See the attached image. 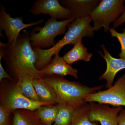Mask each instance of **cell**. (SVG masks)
<instances>
[{
    "mask_svg": "<svg viewBox=\"0 0 125 125\" xmlns=\"http://www.w3.org/2000/svg\"><path fill=\"white\" fill-rule=\"evenodd\" d=\"M30 11L34 16L48 14L56 20H65L73 17L71 11L63 7L58 0H38L31 6Z\"/></svg>",
    "mask_w": 125,
    "mask_h": 125,
    "instance_id": "obj_9",
    "label": "cell"
},
{
    "mask_svg": "<svg viewBox=\"0 0 125 125\" xmlns=\"http://www.w3.org/2000/svg\"><path fill=\"white\" fill-rule=\"evenodd\" d=\"M13 114L11 125H40L42 123L36 110L17 109L14 111Z\"/></svg>",
    "mask_w": 125,
    "mask_h": 125,
    "instance_id": "obj_16",
    "label": "cell"
},
{
    "mask_svg": "<svg viewBox=\"0 0 125 125\" xmlns=\"http://www.w3.org/2000/svg\"><path fill=\"white\" fill-rule=\"evenodd\" d=\"M13 112L0 105V125H11V114Z\"/></svg>",
    "mask_w": 125,
    "mask_h": 125,
    "instance_id": "obj_22",
    "label": "cell"
},
{
    "mask_svg": "<svg viewBox=\"0 0 125 125\" xmlns=\"http://www.w3.org/2000/svg\"><path fill=\"white\" fill-rule=\"evenodd\" d=\"M85 101L86 103L97 102L114 107H125V74L107 90L87 95Z\"/></svg>",
    "mask_w": 125,
    "mask_h": 125,
    "instance_id": "obj_7",
    "label": "cell"
},
{
    "mask_svg": "<svg viewBox=\"0 0 125 125\" xmlns=\"http://www.w3.org/2000/svg\"><path fill=\"white\" fill-rule=\"evenodd\" d=\"M75 20L73 17L61 21L51 18L43 27H34L30 37L31 46L40 48L52 47L56 43L55 40L56 37L64 34L66 27Z\"/></svg>",
    "mask_w": 125,
    "mask_h": 125,
    "instance_id": "obj_5",
    "label": "cell"
},
{
    "mask_svg": "<svg viewBox=\"0 0 125 125\" xmlns=\"http://www.w3.org/2000/svg\"><path fill=\"white\" fill-rule=\"evenodd\" d=\"M58 113L52 125H70L75 108L64 104H56Z\"/></svg>",
    "mask_w": 125,
    "mask_h": 125,
    "instance_id": "obj_18",
    "label": "cell"
},
{
    "mask_svg": "<svg viewBox=\"0 0 125 125\" xmlns=\"http://www.w3.org/2000/svg\"><path fill=\"white\" fill-rule=\"evenodd\" d=\"M33 84L40 101L54 104L56 103L55 92L43 78H34Z\"/></svg>",
    "mask_w": 125,
    "mask_h": 125,
    "instance_id": "obj_14",
    "label": "cell"
},
{
    "mask_svg": "<svg viewBox=\"0 0 125 125\" xmlns=\"http://www.w3.org/2000/svg\"><path fill=\"white\" fill-rule=\"evenodd\" d=\"M109 32L112 37L117 38L120 44L121 52L118 55L120 58L125 59V28L121 33L118 32L113 27L110 28Z\"/></svg>",
    "mask_w": 125,
    "mask_h": 125,
    "instance_id": "obj_21",
    "label": "cell"
},
{
    "mask_svg": "<svg viewBox=\"0 0 125 125\" xmlns=\"http://www.w3.org/2000/svg\"><path fill=\"white\" fill-rule=\"evenodd\" d=\"M125 22V10L118 19L114 23L113 28H114L120 27Z\"/></svg>",
    "mask_w": 125,
    "mask_h": 125,
    "instance_id": "obj_24",
    "label": "cell"
},
{
    "mask_svg": "<svg viewBox=\"0 0 125 125\" xmlns=\"http://www.w3.org/2000/svg\"><path fill=\"white\" fill-rule=\"evenodd\" d=\"M30 33L24 30L14 44L0 42V55L5 62L10 75L15 81L25 73L35 78L45 77L41 71L36 69L38 56L31 46Z\"/></svg>",
    "mask_w": 125,
    "mask_h": 125,
    "instance_id": "obj_1",
    "label": "cell"
},
{
    "mask_svg": "<svg viewBox=\"0 0 125 125\" xmlns=\"http://www.w3.org/2000/svg\"><path fill=\"white\" fill-rule=\"evenodd\" d=\"M1 83L0 105L11 111L19 109L34 111L42 106L55 105L29 98L23 94L15 81L4 79Z\"/></svg>",
    "mask_w": 125,
    "mask_h": 125,
    "instance_id": "obj_4",
    "label": "cell"
},
{
    "mask_svg": "<svg viewBox=\"0 0 125 125\" xmlns=\"http://www.w3.org/2000/svg\"><path fill=\"white\" fill-rule=\"evenodd\" d=\"M100 0H61L60 3L63 7L71 11L75 20L90 16L97 6Z\"/></svg>",
    "mask_w": 125,
    "mask_h": 125,
    "instance_id": "obj_12",
    "label": "cell"
},
{
    "mask_svg": "<svg viewBox=\"0 0 125 125\" xmlns=\"http://www.w3.org/2000/svg\"><path fill=\"white\" fill-rule=\"evenodd\" d=\"M40 125H46V124H43L42 123H41Z\"/></svg>",
    "mask_w": 125,
    "mask_h": 125,
    "instance_id": "obj_26",
    "label": "cell"
},
{
    "mask_svg": "<svg viewBox=\"0 0 125 125\" xmlns=\"http://www.w3.org/2000/svg\"><path fill=\"white\" fill-rule=\"evenodd\" d=\"M34 78L32 75L25 73L18 78L16 84L25 96L31 100L40 101L34 87Z\"/></svg>",
    "mask_w": 125,
    "mask_h": 125,
    "instance_id": "obj_17",
    "label": "cell"
},
{
    "mask_svg": "<svg viewBox=\"0 0 125 125\" xmlns=\"http://www.w3.org/2000/svg\"><path fill=\"white\" fill-rule=\"evenodd\" d=\"M92 21L90 16L77 19L67 26L68 31L60 40L49 49L33 48L38 54V58L36 65L37 69L41 70L50 63L52 57L59 52L63 47L70 44L74 45L83 37H93L94 36L93 27L90 24Z\"/></svg>",
    "mask_w": 125,
    "mask_h": 125,
    "instance_id": "obj_2",
    "label": "cell"
},
{
    "mask_svg": "<svg viewBox=\"0 0 125 125\" xmlns=\"http://www.w3.org/2000/svg\"><path fill=\"white\" fill-rule=\"evenodd\" d=\"M43 22V19H42L36 22L25 23L22 16L12 18L10 14L6 13L4 6L0 5V33L1 34L2 30L4 31L8 39L7 42L9 43L12 44L15 42L21 30L29 27L41 24Z\"/></svg>",
    "mask_w": 125,
    "mask_h": 125,
    "instance_id": "obj_8",
    "label": "cell"
},
{
    "mask_svg": "<svg viewBox=\"0 0 125 125\" xmlns=\"http://www.w3.org/2000/svg\"><path fill=\"white\" fill-rule=\"evenodd\" d=\"M104 54L99 52L101 56L105 59L106 62V71L100 76L99 79H105L106 81V87L109 88L112 86L115 76L121 70L125 69V59L114 58L109 54L105 45L101 46Z\"/></svg>",
    "mask_w": 125,
    "mask_h": 125,
    "instance_id": "obj_11",
    "label": "cell"
},
{
    "mask_svg": "<svg viewBox=\"0 0 125 125\" xmlns=\"http://www.w3.org/2000/svg\"><path fill=\"white\" fill-rule=\"evenodd\" d=\"M51 86L56 95V104H64L77 108L86 103L85 98L89 94L99 91L103 86L89 87L78 82L71 81L63 76L53 75L43 78Z\"/></svg>",
    "mask_w": 125,
    "mask_h": 125,
    "instance_id": "obj_3",
    "label": "cell"
},
{
    "mask_svg": "<svg viewBox=\"0 0 125 125\" xmlns=\"http://www.w3.org/2000/svg\"><path fill=\"white\" fill-rule=\"evenodd\" d=\"M90 105L87 103L80 107L75 109L70 125H97L89 118Z\"/></svg>",
    "mask_w": 125,
    "mask_h": 125,
    "instance_id": "obj_20",
    "label": "cell"
},
{
    "mask_svg": "<svg viewBox=\"0 0 125 125\" xmlns=\"http://www.w3.org/2000/svg\"><path fill=\"white\" fill-rule=\"evenodd\" d=\"M93 54L89 52L87 48L82 43V39L74 44V47L62 57L64 60L71 65L79 61L88 62L91 60Z\"/></svg>",
    "mask_w": 125,
    "mask_h": 125,
    "instance_id": "obj_15",
    "label": "cell"
},
{
    "mask_svg": "<svg viewBox=\"0 0 125 125\" xmlns=\"http://www.w3.org/2000/svg\"><path fill=\"white\" fill-rule=\"evenodd\" d=\"M118 125H125V109H122L118 114Z\"/></svg>",
    "mask_w": 125,
    "mask_h": 125,
    "instance_id": "obj_25",
    "label": "cell"
},
{
    "mask_svg": "<svg viewBox=\"0 0 125 125\" xmlns=\"http://www.w3.org/2000/svg\"><path fill=\"white\" fill-rule=\"evenodd\" d=\"M124 0H102L90 14L95 31L104 28V32L110 30V24L115 23L123 13L125 6Z\"/></svg>",
    "mask_w": 125,
    "mask_h": 125,
    "instance_id": "obj_6",
    "label": "cell"
},
{
    "mask_svg": "<svg viewBox=\"0 0 125 125\" xmlns=\"http://www.w3.org/2000/svg\"><path fill=\"white\" fill-rule=\"evenodd\" d=\"M4 79H9L14 80L10 75L2 67L1 64V60H0V81L1 82Z\"/></svg>",
    "mask_w": 125,
    "mask_h": 125,
    "instance_id": "obj_23",
    "label": "cell"
},
{
    "mask_svg": "<svg viewBox=\"0 0 125 125\" xmlns=\"http://www.w3.org/2000/svg\"><path fill=\"white\" fill-rule=\"evenodd\" d=\"M40 71L45 77L53 75L63 77L69 75L78 79V70L66 63L59 54H55L50 63Z\"/></svg>",
    "mask_w": 125,
    "mask_h": 125,
    "instance_id": "obj_13",
    "label": "cell"
},
{
    "mask_svg": "<svg viewBox=\"0 0 125 125\" xmlns=\"http://www.w3.org/2000/svg\"><path fill=\"white\" fill-rule=\"evenodd\" d=\"M58 111L57 105L42 106L36 110L41 123L49 125L54 123Z\"/></svg>",
    "mask_w": 125,
    "mask_h": 125,
    "instance_id": "obj_19",
    "label": "cell"
},
{
    "mask_svg": "<svg viewBox=\"0 0 125 125\" xmlns=\"http://www.w3.org/2000/svg\"><path fill=\"white\" fill-rule=\"evenodd\" d=\"M89 118L92 122H99L101 125H118V114L122 106L110 107L105 104L90 103Z\"/></svg>",
    "mask_w": 125,
    "mask_h": 125,
    "instance_id": "obj_10",
    "label": "cell"
}]
</instances>
